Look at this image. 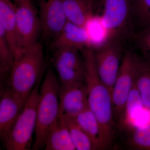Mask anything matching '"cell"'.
<instances>
[{"label": "cell", "mask_w": 150, "mask_h": 150, "mask_svg": "<svg viewBox=\"0 0 150 150\" xmlns=\"http://www.w3.org/2000/svg\"><path fill=\"white\" fill-rule=\"evenodd\" d=\"M126 131L125 145L129 149L150 150V123L141 127H132Z\"/></svg>", "instance_id": "cell-20"}, {"label": "cell", "mask_w": 150, "mask_h": 150, "mask_svg": "<svg viewBox=\"0 0 150 150\" xmlns=\"http://www.w3.org/2000/svg\"><path fill=\"white\" fill-rule=\"evenodd\" d=\"M43 74L40 76L25 103L22 111L5 139L2 141L8 150H29L32 136L36 128L38 104Z\"/></svg>", "instance_id": "cell-4"}, {"label": "cell", "mask_w": 150, "mask_h": 150, "mask_svg": "<svg viewBox=\"0 0 150 150\" xmlns=\"http://www.w3.org/2000/svg\"><path fill=\"white\" fill-rule=\"evenodd\" d=\"M88 88L85 82L60 83L59 115L76 118L88 105Z\"/></svg>", "instance_id": "cell-11"}, {"label": "cell", "mask_w": 150, "mask_h": 150, "mask_svg": "<svg viewBox=\"0 0 150 150\" xmlns=\"http://www.w3.org/2000/svg\"><path fill=\"white\" fill-rule=\"evenodd\" d=\"M13 58L9 46L4 30L0 26V74L1 89L7 85L11 69L13 65Z\"/></svg>", "instance_id": "cell-21"}, {"label": "cell", "mask_w": 150, "mask_h": 150, "mask_svg": "<svg viewBox=\"0 0 150 150\" xmlns=\"http://www.w3.org/2000/svg\"><path fill=\"white\" fill-rule=\"evenodd\" d=\"M67 21L85 28L94 15L93 0H63Z\"/></svg>", "instance_id": "cell-16"}, {"label": "cell", "mask_w": 150, "mask_h": 150, "mask_svg": "<svg viewBox=\"0 0 150 150\" xmlns=\"http://www.w3.org/2000/svg\"><path fill=\"white\" fill-rule=\"evenodd\" d=\"M16 5L17 40L22 51L38 42L42 27L40 18L30 0Z\"/></svg>", "instance_id": "cell-8"}, {"label": "cell", "mask_w": 150, "mask_h": 150, "mask_svg": "<svg viewBox=\"0 0 150 150\" xmlns=\"http://www.w3.org/2000/svg\"><path fill=\"white\" fill-rule=\"evenodd\" d=\"M135 81L134 53L126 51L112 92L113 115L116 125L121 122L129 94Z\"/></svg>", "instance_id": "cell-7"}, {"label": "cell", "mask_w": 150, "mask_h": 150, "mask_svg": "<svg viewBox=\"0 0 150 150\" xmlns=\"http://www.w3.org/2000/svg\"><path fill=\"white\" fill-rule=\"evenodd\" d=\"M111 38L123 40L131 33L132 0H103L101 15Z\"/></svg>", "instance_id": "cell-6"}, {"label": "cell", "mask_w": 150, "mask_h": 150, "mask_svg": "<svg viewBox=\"0 0 150 150\" xmlns=\"http://www.w3.org/2000/svg\"><path fill=\"white\" fill-rule=\"evenodd\" d=\"M53 62L61 83L75 81L85 82V71L83 59L79 49L62 48L54 49Z\"/></svg>", "instance_id": "cell-9"}, {"label": "cell", "mask_w": 150, "mask_h": 150, "mask_svg": "<svg viewBox=\"0 0 150 150\" xmlns=\"http://www.w3.org/2000/svg\"><path fill=\"white\" fill-rule=\"evenodd\" d=\"M45 65L43 47L40 42L23 49L14 61L6 88L26 102L43 74Z\"/></svg>", "instance_id": "cell-2"}, {"label": "cell", "mask_w": 150, "mask_h": 150, "mask_svg": "<svg viewBox=\"0 0 150 150\" xmlns=\"http://www.w3.org/2000/svg\"><path fill=\"white\" fill-rule=\"evenodd\" d=\"M69 131L71 139L77 150H94L93 144L88 136L81 128L75 118L61 115Z\"/></svg>", "instance_id": "cell-22"}, {"label": "cell", "mask_w": 150, "mask_h": 150, "mask_svg": "<svg viewBox=\"0 0 150 150\" xmlns=\"http://www.w3.org/2000/svg\"><path fill=\"white\" fill-rule=\"evenodd\" d=\"M85 28L89 38L91 48L93 50L104 45L111 38L110 32L100 15H93L87 23Z\"/></svg>", "instance_id": "cell-19"}, {"label": "cell", "mask_w": 150, "mask_h": 150, "mask_svg": "<svg viewBox=\"0 0 150 150\" xmlns=\"http://www.w3.org/2000/svg\"><path fill=\"white\" fill-rule=\"evenodd\" d=\"M38 6L43 38L52 42L67 21L63 0H38Z\"/></svg>", "instance_id": "cell-10"}, {"label": "cell", "mask_w": 150, "mask_h": 150, "mask_svg": "<svg viewBox=\"0 0 150 150\" xmlns=\"http://www.w3.org/2000/svg\"><path fill=\"white\" fill-rule=\"evenodd\" d=\"M88 88V105L99 123L104 150L110 149L114 142L117 125L113 115L111 93L99 78L93 51L87 48L81 51Z\"/></svg>", "instance_id": "cell-1"}, {"label": "cell", "mask_w": 150, "mask_h": 150, "mask_svg": "<svg viewBox=\"0 0 150 150\" xmlns=\"http://www.w3.org/2000/svg\"><path fill=\"white\" fill-rule=\"evenodd\" d=\"M59 86L60 82L54 70L48 67L40 86L33 150L45 148L48 129L59 117Z\"/></svg>", "instance_id": "cell-3"}, {"label": "cell", "mask_w": 150, "mask_h": 150, "mask_svg": "<svg viewBox=\"0 0 150 150\" xmlns=\"http://www.w3.org/2000/svg\"><path fill=\"white\" fill-rule=\"evenodd\" d=\"M16 10V5L11 0H0V26L4 30L13 60L21 52L17 40Z\"/></svg>", "instance_id": "cell-14"}, {"label": "cell", "mask_w": 150, "mask_h": 150, "mask_svg": "<svg viewBox=\"0 0 150 150\" xmlns=\"http://www.w3.org/2000/svg\"><path fill=\"white\" fill-rule=\"evenodd\" d=\"M25 102L16 96L9 89L1 91L0 137L5 139L13 127Z\"/></svg>", "instance_id": "cell-12"}, {"label": "cell", "mask_w": 150, "mask_h": 150, "mask_svg": "<svg viewBox=\"0 0 150 150\" xmlns=\"http://www.w3.org/2000/svg\"><path fill=\"white\" fill-rule=\"evenodd\" d=\"M46 150H75L69 131L64 118L59 115L49 127L45 143Z\"/></svg>", "instance_id": "cell-15"}, {"label": "cell", "mask_w": 150, "mask_h": 150, "mask_svg": "<svg viewBox=\"0 0 150 150\" xmlns=\"http://www.w3.org/2000/svg\"><path fill=\"white\" fill-rule=\"evenodd\" d=\"M54 49L62 48H76L80 51L91 48L90 41L86 30L67 21L59 35L52 42Z\"/></svg>", "instance_id": "cell-13"}, {"label": "cell", "mask_w": 150, "mask_h": 150, "mask_svg": "<svg viewBox=\"0 0 150 150\" xmlns=\"http://www.w3.org/2000/svg\"><path fill=\"white\" fill-rule=\"evenodd\" d=\"M122 40L110 38L104 45L93 50L98 74L111 93L124 54Z\"/></svg>", "instance_id": "cell-5"}, {"label": "cell", "mask_w": 150, "mask_h": 150, "mask_svg": "<svg viewBox=\"0 0 150 150\" xmlns=\"http://www.w3.org/2000/svg\"><path fill=\"white\" fill-rule=\"evenodd\" d=\"M133 19L142 29L150 27V0H132Z\"/></svg>", "instance_id": "cell-23"}, {"label": "cell", "mask_w": 150, "mask_h": 150, "mask_svg": "<svg viewBox=\"0 0 150 150\" xmlns=\"http://www.w3.org/2000/svg\"><path fill=\"white\" fill-rule=\"evenodd\" d=\"M135 82L145 109L150 111V65L134 53Z\"/></svg>", "instance_id": "cell-17"}, {"label": "cell", "mask_w": 150, "mask_h": 150, "mask_svg": "<svg viewBox=\"0 0 150 150\" xmlns=\"http://www.w3.org/2000/svg\"><path fill=\"white\" fill-rule=\"evenodd\" d=\"M134 38L142 58L150 65V27L141 30Z\"/></svg>", "instance_id": "cell-24"}, {"label": "cell", "mask_w": 150, "mask_h": 150, "mask_svg": "<svg viewBox=\"0 0 150 150\" xmlns=\"http://www.w3.org/2000/svg\"><path fill=\"white\" fill-rule=\"evenodd\" d=\"M75 118L91 140L94 150H104L99 123L88 105Z\"/></svg>", "instance_id": "cell-18"}, {"label": "cell", "mask_w": 150, "mask_h": 150, "mask_svg": "<svg viewBox=\"0 0 150 150\" xmlns=\"http://www.w3.org/2000/svg\"><path fill=\"white\" fill-rule=\"evenodd\" d=\"M14 2V4H20V3L24 2L28 0H13Z\"/></svg>", "instance_id": "cell-25"}]
</instances>
